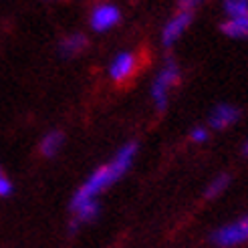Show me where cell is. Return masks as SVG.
<instances>
[{
  "label": "cell",
  "mask_w": 248,
  "mask_h": 248,
  "mask_svg": "<svg viewBox=\"0 0 248 248\" xmlns=\"http://www.w3.org/2000/svg\"><path fill=\"white\" fill-rule=\"evenodd\" d=\"M121 178V173L113 168V164H107V166H101L97 168L89 178L85 180V184L81 186V188L73 194V200H71V210H77L81 208L83 204L87 202H93L97 200V196L101 194L103 190H107L111 184H113L115 180Z\"/></svg>",
  "instance_id": "obj_1"
},
{
  "label": "cell",
  "mask_w": 248,
  "mask_h": 248,
  "mask_svg": "<svg viewBox=\"0 0 248 248\" xmlns=\"http://www.w3.org/2000/svg\"><path fill=\"white\" fill-rule=\"evenodd\" d=\"M180 81V67L173 59H168L162 71L157 73V77L154 79L152 85V99L157 111H166L168 109V95L170 89Z\"/></svg>",
  "instance_id": "obj_2"
},
{
  "label": "cell",
  "mask_w": 248,
  "mask_h": 248,
  "mask_svg": "<svg viewBox=\"0 0 248 248\" xmlns=\"http://www.w3.org/2000/svg\"><path fill=\"white\" fill-rule=\"evenodd\" d=\"M248 240V214L218 228L212 234V242L220 248H234Z\"/></svg>",
  "instance_id": "obj_3"
},
{
  "label": "cell",
  "mask_w": 248,
  "mask_h": 248,
  "mask_svg": "<svg viewBox=\"0 0 248 248\" xmlns=\"http://www.w3.org/2000/svg\"><path fill=\"white\" fill-rule=\"evenodd\" d=\"M119 20H121V10L115 4H109V2L97 4L91 10V16H89V24L95 32H107L113 27H117Z\"/></svg>",
  "instance_id": "obj_4"
},
{
  "label": "cell",
  "mask_w": 248,
  "mask_h": 248,
  "mask_svg": "<svg viewBox=\"0 0 248 248\" xmlns=\"http://www.w3.org/2000/svg\"><path fill=\"white\" fill-rule=\"evenodd\" d=\"M194 20V12L192 10H184L180 8L176 15H173L164 27V32H162V41L166 46H171L176 43L180 36L186 32V29L190 27V22Z\"/></svg>",
  "instance_id": "obj_5"
},
{
  "label": "cell",
  "mask_w": 248,
  "mask_h": 248,
  "mask_svg": "<svg viewBox=\"0 0 248 248\" xmlns=\"http://www.w3.org/2000/svg\"><path fill=\"white\" fill-rule=\"evenodd\" d=\"M135 55L131 51H121L117 53L109 63V77L121 83V81H127L133 73H135Z\"/></svg>",
  "instance_id": "obj_6"
},
{
  "label": "cell",
  "mask_w": 248,
  "mask_h": 248,
  "mask_svg": "<svg viewBox=\"0 0 248 248\" xmlns=\"http://www.w3.org/2000/svg\"><path fill=\"white\" fill-rule=\"evenodd\" d=\"M238 119H240V109L238 107H234L230 103H220L212 109V113H210V117H208V123H210L212 129L222 131V129L234 125Z\"/></svg>",
  "instance_id": "obj_7"
},
{
  "label": "cell",
  "mask_w": 248,
  "mask_h": 248,
  "mask_svg": "<svg viewBox=\"0 0 248 248\" xmlns=\"http://www.w3.org/2000/svg\"><path fill=\"white\" fill-rule=\"evenodd\" d=\"M87 45H89V41H87V36L83 32H73L59 43V53L63 57H75L81 51H85Z\"/></svg>",
  "instance_id": "obj_8"
},
{
  "label": "cell",
  "mask_w": 248,
  "mask_h": 248,
  "mask_svg": "<svg viewBox=\"0 0 248 248\" xmlns=\"http://www.w3.org/2000/svg\"><path fill=\"white\" fill-rule=\"evenodd\" d=\"M135 154H138V143H135V141H129V143H125L123 147H119L117 154H115V157L111 159V164H113V168L121 173V176L131 168Z\"/></svg>",
  "instance_id": "obj_9"
},
{
  "label": "cell",
  "mask_w": 248,
  "mask_h": 248,
  "mask_svg": "<svg viewBox=\"0 0 248 248\" xmlns=\"http://www.w3.org/2000/svg\"><path fill=\"white\" fill-rule=\"evenodd\" d=\"M220 31L230 39H248V16L244 18H226L220 24Z\"/></svg>",
  "instance_id": "obj_10"
},
{
  "label": "cell",
  "mask_w": 248,
  "mask_h": 248,
  "mask_svg": "<svg viewBox=\"0 0 248 248\" xmlns=\"http://www.w3.org/2000/svg\"><path fill=\"white\" fill-rule=\"evenodd\" d=\"M63 143H65L63 131H48L43 138V141H41V154L45 157H55L61 152Z\"/></svg>",
  "instance_id": "obj_11"
},
{
  "label": "cell",
  "mask_w": 248,
  "mask_h": 248,
  "mask_svg": "<svg viewBox=\"0 0 248 248\" xmlns=\"http://www.w3.org/2000/svg\"><path fill=\"white\" fill-rule=\"evenodd\" d=\"M73 212H75V216H73V222L81 226V224H85V222L95 220V218L99 216V212H101V206H99L97 200H93V202L83 204V206L77 208V210H73Z\"/></svg>",
  "instance_id": "obj_12"
},
{
  "label": "cell",
  "mask_w": 248,
  "mask_h": 248,
  "mask_svg": "<svg viewBox=\"0 0 248 248\" xmlns=\"http://www.w3.org/2000/svg\"><path fill=\"white\" fill-rule=\"evenodd\" d=\"M228 184H230V176H228V173H220V176H216L212 182L208 184V188H206L204 196L208 198V200H212V198L220 196L222 192L228 188Z\"/></svg>",
  "instance_id": "obj_13"
},
{
  "label": "cell",
  "mask_w": 248,
  "mask_h": 248,
  "mask_svg": "<svg viewBox=\"0 0 248 248\" xmlns=\"http://www.w3.org/2000/svg\"><path fill=\"white\" fill-rule=\"evenodd\" d=\"M224 12L228 18H244L248 16V0H226Z\"/></svg>",
  "instance_id": "obj_14"
},
{
  "label": "cell",
  "mask_w": 248,
  "mask_h": 248,
  "mask_svg": "<svg viewBox=\"0 0 248 248\" xmlns=\"http://www.w3.org/2000/svg\"><path fill=\"white\" fill-rule=\"evenodd\" d=\"M208 138H210V131H208L206 127H202V125L194 127V129H192V133H190V140H192V141H196V143H206V141H208Z\"/></svg>",
  "instance_id": "obj_15"
},
{
  "label": "cell",
  "mask_w": 248,
  "mask_h": 248,
  "mask_svg": "<svg viewBox=\"0 0 248 248\" xmlns=\"http://www.w3.org/2000/svg\"><path fill=\"white\" fill-rule=\"evenodd\" d=\"M12 192H15V184L10 182V178H0V198H8Z\"/></svg>",
  "instance_id": "obj_16"
},
{
  "label": "cell",
  "mask_w": 248,
  "mask_h": 248,
  "mask_svg": "<svg viewBox=\"0 0 248 248\" xmlns=\"http://www.w3.org/2000/svg\"><path fill=\"white\" fill-rule=\"evenodd\" d=\"M242 150H244V154H246V155H248V141H246V143H244V147H242Z\"/></svg>",
  "instance_id": "obj_17"
},
{
  "label": "cell",
  "mask_w": 248,
  "mask_h": 248,
  "mask_svg": "<svg viewBox=\"0 0 248 248\" xmlns=\"http://www.w3.org/2000/svg\"><path fill=\"white\" fill-rule=\"evenodd\" d=\"M0 178H4V171H2V168H0Z\"/></svg>",
  "instance_id": "obj_18"
}]
</instances>
